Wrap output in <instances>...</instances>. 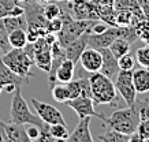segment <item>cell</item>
I'll return each instance as SVG.
<instances>
[{
	"mask_svg": "<svg viewBox=\"0 0 149 142\" xmlns=\"http://www.w3.org/2000/svg\"><path fill=\"white\" fill-rule=\"evenodd\" d=\"M75 77V63L70 59H63L55 71V81L67 83Z\"/></svg>",
	"mask_w": 149,
	"mask_h": 142,
	"instance_id": "obj_15",
	"label": "cell"
},
{
	"mask_svg": "<svg viewBox=\"0 0 149 142\" xmlns=\"http://www.w3.org/2000/svg\"><path fill=\"white\" fill-rule=\"evenodd\" d=\"M118 37V26H108L103 33H88V46L100 49L108 48L109 44Z\"/></svg>",
	"mask_w": 149,
	"mask_h": 142,
	"instance_id": "obj_9",
	"label": "cell"
},
{
	"mask_svg": "<svg viewBox=\"0 0 149 142\" xmlns=\"http://www.w3.org/2000/svg\"><path fill=\"white\" fill-rule=\"evenodd\" d=\"M89 124H91V116H85L81 118L78 124L75 126L74 131L68 135V142H92L93 137L89 130Z\"/></svg>",
	"mask_w": 149,
	"mask_h": 142,
	"instance_id": "obj_12",
	"label": "cell"
},
{
	"mask_svg": "<svg viewBox=\"0 0 149 142\" xmlns=\"http://www.w3.org/2000/svg\"><path fill=\"white\" fill-rule=\"evenodd\" d=\"M89 1L99 6H113V3H115V0H89Z\"/></svg>",
	"mask_w": 149,
	"mask_h": 142,
	"instance_id": "obj_36",
	"label": "cell"
},
{
	"mask_svg": "<svg viewBox=\"0 0 149 142\" xmlns=\"http://www.w3.org/2000/svg\"><path fill=\"white\" fill-rule=\"evenodd\" d=\"M0 82L3 83L4 86H7V85L22 86V82H23L22 77H19L18 74H15L14 71H11V70L1 62V57H0Z\"/></svg>",
	"mask_w": 149,
	"mask_h": 142,
	"instance_id": "obj_18",
	"label": "cell"
},
{
	"mask_svg": "<svg viewBox=\"0 0 149 142\" xmlns=\"http://www.w3.org/2000/svg\"><path fill=\"white\" fill-rule=\"evenodd\" d=\"M79 64L88 71V73H97L101 69V63H103V56L101 52L96 48H85V51L79 56Z\"/></svg>",
	"mask_w": 149,
	"mask_h": 142,
	"instance_id": "obj_10",
	"label": "cell"
},
{
	"mask_svg": "<svg viewBox=\"0 0 149 142\" xmlns=\"http://www.w3.org/2000/svg\"><path fill=\"white\" fill-rule=\"evenodd\" d=\"M4 87H6V92H7V93H14V90H15L18 86H14V85H7V86H4Z\"/></svg>",
	"mask_w": 149,
	"mask_h": 142,
	"instance_id": "obj_38",
	"label": "cell"
},
{
	"mask_svg": "<svg viewBox=\"0 0 149 142\" xmlns=\"http://www.w3.org/2000/svg\"><path fill=\"white\" fill-rule=\"evenodd\" d=\"M62 12H63V8L59 6L58 1H49L44 7V17L47 18V21L59 18L62 15Z\"/></svg>",
	"mask_w": 149,
	"mask_h": 142,
	"instance_id": "obj_27",
	"label": "cell"
},
{
	"mask_svg": "<svg viewBox=\"0 0 149 142\" xmlns=\"http://www.w3.org/2000/svg\"><path fill=\"white\" fill-rule=\"evenodd\" d=\"M32 104L34 107V109L37 111V115L41 118L42 122H45L48 124H56V123H64L66 124V120H64L62 112L56 108V107L51 105L48 103H44V101H40L38 98H32Z\"/></svg>",
	"mask_w": 149,
	"mask_h": 142,
	"instance_id": "obj_8",
	"label": "cell"
},
{
	"mask_svg": "<svg viewBox=\"0 0 149 142\" xmlns=\"http://www.w3.org/2000/svg\"><path fill=\"white\" fill-rule=\"evenodd\" d=\"M10 115H11V120L13 123L18 124H36L38 127H42L45 122H42L38 115H34L30 112L29 105H27L26 100L22 96V86H18L14 90L13 103H11V108H10Z\"/></svg>",
	"mask_w": 149,
	"mask_h": 142,
	"instance_id": "obj_3",
	"label": "cell"
},
{
	"mask_svg": "<svg viewBox=\"0 0 149 142\" xmlns=\"http://www.w3.org/2000/svg\"><path fill=\"white\" fill-rule=\"evenodd\" d=\"M99 51L101 52V56H103V63H101L100 73L104 74L105 77H108V78H111L113 81V79L116 78L118 73L120 71L118 59L113 56V53L109 51V48H100Z\"/></svg>",
	"mask_w": 149,
	"mask_h": 142,
	"instance_id": "obj_11",
	"label": "cell"
},
{
	"mask_svg": "<svg viewBox=\"0 0 149 142\" xmlns=\"http://www.w3.org/2000/svg\"><path fill=\"white\" fill-rule=\"evenodd\" d=\"M34 64L42 71L48 73L51 70V66H52V53H51V49H44L41 52H37L34 55Z\"/></svg>",
	"mask_w": 149,
	"mask_h": 142,
	"instance_id": "obj_20",
	"label": "cell"
},
{
	"mask_svg": "<svg viewBox=\"0 0 149 142\" xmlns=\"http://www.w3.org/2000/svg\"><path fill=\"white\" fill-rule=\"evenodd\" d=\"M136 62H138L141 67L149 69V45L141 46L136 52Z\"/></svg>",
	"mask_w": 149,
	"mask_h": 142,
	"instance_id": "obj_31",
	"label": "cell"
},
{
	"mask_svg": "<svg viewBox=\"0 0 149 142\" xmlns=\"http://www.w3.org/2000/svg\"><path fill=\"white\" fill-rule=\"evenodd\" d=\"M136 107L138 108L141 119H149V101H138L136 100Z\"/></svg>",
	"mask_w": 149,
	"mask_h": 142,
	"instance_id": "obj_33",
	"label": "cell"
},
{
	"mask_svg": "<svg viewBox=\"0 0 149 142\" xmlns=\"http://www.w3.org/2000/svg\"><path fill=\"white\" fill-rule=\"evenodd\" d=\"M140 120V112H138V108L134 104L133 107L119 108V109L113 111L109 118H105L104 123L108 127L115 128V130H118V131H120L123 134L133 135L136 133Z\"/></svg>",
	"mask_w": 149,
	"mask_h": 142,
	"instance_id": "obj_1",
	"label": "cell"
},
{
	"mask_svg": "<svg viewBox=\"0 0 149 142\" xmlns=\"http://www.w3.org/2000/svg\"><path fill=\"white\" fill-rule=\"evenodd\" d=\"M148 45H149V44H148Z\"/></svg>",
	"mask_w": 149,
	"mask_h": 142,
	"instance_id": "obj_44",
	"label": "cell"
},
{
	"mask_svg": "<svg viewBox=\"0 0 149 142\" xmlns=\"http://www.w3.org/2000/svg\"><path fill=\"white\" fill-rule=\"evenodd\" d=\"M71 109L75 111V114L78 115V118H85V116H95V118H99L104 122L105 120V116L101 114H99L97 111L95 109V101L93 98L89 96H79L75 97V98H70L68 101H66Z\"/></svg>",
	"mask_w": 149,
	"mask_h": 142,
	"instance_id": "obj_7",
	"label": "cell"
},
{
	"mask_svg": "<svg viewBox=\"0 0 149 142\" xmlns=\"http://www.w3.org/2000/svg\"><path fill=\"white\" fill-rule=\"evenodd\" d=\"M89 83L95 104H115L118 100V92L111 78L97 71L89 75Z\"/></svg>",
	"mask_w": 149,
	"mask_h": 142,
	"instance_id": "obj_2",
	"label": "cell"
},
{
	"mask_svg": "<svg viewBox=\"0 0 149 142\" xmlns=\"http://www.w3.org/2000/svg\"><path fill=\"white\" fill-rule=\"evenodd\" d=\"M131 135H127V134H123L120 131H118L115 128L108 127V130L104 134L99 135V139L103 142H129L130 141Z\"/></svg>",
	"mask_w": 149,
	"mask_h": 142,
	"instance_id": "obj_22",
	"label": "cell"
},
{
	"mask_svg": "<svg viewBox=\"0 0 149 142\" xmlns=\"http://www.w3.org/2000/svg\"><path fill=\"white\" fill-rule=\"evenodd\" d=\"M133 83L137 93H148L149 92V69L141 67L133 71Z\"/></svg>",
	"mask_w": 149,
	"mask_h": 142,
	"instance_id": "obj_17",
	"label": "cell"
},
{
	"mask_svg": "<svg viewBox=\"0 0 149 142\" xmlns=\"http://www.w3.org/2000/svg\"><path fill=\"white\" fill-rule=\"evenodd\" d=\"M1 55H3V52H1V49H0V57H1Z\"/></svg>",
	"mask_w": 149,
	"mask_h": 142,
	"instance_id": "obj_42",
	"label": "cell"
},
{
	"mask_svg": "<svg viewBox=\"0 0 149 142\" xmlns=\"http://www.w3.org/2000/svg\"><path fill=\"white\" fill-rule=\"evenodd\" d=\"M52 1H58V3H63V1H68V0H52Z\"/></svg>",
	"mask_w": 149,
	"mask_h": 142,
	"instance_id": "obj_41",
	"label": "cell"
},
{
	"mask_svg": "<svg viewBox=\"0 0 149 142\" xmlns=\"http://www.w3.org/2000/svg\"><path fill=\"white\" fill-rule=\"evenodd\" d=\"M40 130H41V127L36 126V124H29L26 128V134H27L29 141H37L38 137H40Z\"/></svg>",
	"mask_w": 149,
	"mask_h": 142,
	"instance_id": "obj_35",
	"label": "cell"
},
{
	"mask_svg": "<svg viewBox=\"0 0 149 142\" xmlns=\"http://www.w3.org/2000/svg\"><path fill=\"white\" fill-rule=\"evenodd\" d=\"M116 92L120 94L127 107H133L137 100V90L133 83V71L130 70H120L115 78Z\"/></svg>",
	"mask_w": 149,
	"mask_h": 142,
	"instance_id": "obj_5",
	"label": "cell"
},
{
	"mask_svg": "<svg viewBox=\"0 0 149 142\" xmlns=\"http://www.w3.org/2000/svg\"><path fill=\"white\" fill-rule=\"evenodd\" d=\"M8 38L11 48H25L27 44V34L25 29H17L11 32Z\"/></svg>",
	"mask_w": 149,
	"mask_h": 142,
	"instance_id": "obj_24",
	"label": "cell"
},
{
	"mask_svg": "<svg viewBox=\"0 0 149 142\" xmlns=\"http://www.w3.org/2000/svg\"><path fill=\"white\" fill-rule=\"evenodd\" d=\"M3 89H4V85H3V83L0 82V93L3 92Z\"/></svg>",
	"mask_w": 149,
	"mask_h": 142,
	"instance_id": "obj_40",
	"label": "cell"
},
{
	"mask_svg": "<svg viewBox=\"0 0 149 142\" xmlns=\"http://www.w3.org/2000/svg\"><path fill=\"white\" fill-rule=\"evenodd\" d=\"M8 37H10L8 30L6 29L3 21L0 19V49H1V52H3V53H6V52H8V51L11 49Z\"/></svg>",
	"mask_w": 149,
	"mask_h": 142,
	"instance_id": "obj_29",
	"label": "cell"
},
{
	"mask_svg": "<svg viewBox=\"0 0 149 142\" xmlns=\"http://www.w3.org/2000/svg\"><path fill=\"white\" fill-rule=\"evenodd\" d=\"M38 3H41V4H47V3H49V1H52V0H37Z\"/></svg>",
	"mask_w": 149,
	"mask_h": 142,
	"instance_id": "obj_39",
	"label": "cell"
},
{
	"mask_svg": "<svg viewBox=\"0 0 149 142\" xmlns=\"http://www.w3.org/2000/svg\"><path fill=\"white\" fill-rule=\"evenodd\" d=\"M86 46H88V33H84L82 36H79L74 41L70 42L67 46H64L66 59H70L74 63H77L78 60H79L81 53L85 51Z\"/></svg>",
	"mask_w": 149,
	"mask_h": 142,
	"instance_id": "obj_14",
	"label": "cell"
},
{
	"mask_svg": "<svg viewBox=\"0 0 149 142\" xmlns=\"http://www.w3.org/2000/svg\"><path fill=\"white\" fill-rule=\"evenodd\" d=\"M1 62L8 67L11 71L18 74L22 78H30L32 77V66L34 60L26 53L23 48H11L8 52L1 55Z\"/></svg>",
	"mask_w": 149,
	"mask_h": 142,
	"instance_id": "obj_4",
	"label": "cell"
},
{
	"mask_svg": "<svg viewBox=\"0 0 149 142\" xmlns=\"http://www.w3.org/2000/svg\"><path fill=\"white\" fill-rule=\"evenodd\" d=\"M51 94H52V98L58 103L66 104V101L70 100V90L66 83H58L51 86Z\"/></svg>",
	"mask_w": 149,
	"mask_h": 142,
	"instance_id": "obj_23",
	"label": "cell"
},
{
	"mask_svg": "<svg viewBox=\"0 0 149 142\" xmlns=\"http://www.w3.org/2000/svg\"><path fill=\"white\" fill-rule=\"evenodd\" d=\"M130 46L131 44L127 40H125V38H122V37H116L115 40H113L111 44H109V51L113 53V56L116 57V59H119L122 55H125V53H127V52H130Z\"/></svg>",
	"mask_w": 149,
	"mask_h": 142,
	"instance_id": "obj_21",
	"label": "cell"
},
{
	"mask_svg": "<svg viewBox=\"0 0 149 142\" xmlns=\"http://www.w3.org/2000/svg\"><path fill=\"white\" fill-rule=\"evenodd\" d=\"M118 63H119V69L120 70H130V71H133L134 67H136V57L131 55L130 52H127V53L122 55L118 59Z\"/></svg>",
	"mask_w": 149,
	"mask_h": 142,
	"instance_id": "obj_30",
	"label": "cell"
},
{
	"mask_svg": "<svg viewBox=\"0 0 149 142\" xmlns=\"http://www.w3.org/2000/svg\"><path fill=\"white\" fill-rule=\"evenodd\" d=\"M7 141V137H6V133L3 130V126H1V119H0V142Z\"/></svg>",
	"mask_w": 149,
	"mask_h": 142,
	"instance_id": "obj_37",
	"label": "cell"
},
{
	"mask_svg": "<svg viewBox=\"0 0 149 142\" xmlns=\"http://www.w3.org/2000/svg\"><path fill=\"white\" fill-rule=\"evenodd\" d=\"M3 23H4L6 29L8 30V33L17 30V29H27V21H26V17L25 14L22 15H17V17H4L1 19Z\"/></svg>",
	"mask_w": 149,
	"mask_h": 142,
	"instance_id": "obj_19",
	"label": "cell"
},
{
	"mask_svg": "<svg viewBox=\"0 0 149 142\" xmlns=\"http://www.w3.org/2000/svg\"><path fill=\"white\" fill-rule=\"evenodd\" d=\"M37 141H40V142H52V141H55V138L52 137V134H51V131H49V124L48 123H44V126L41 127L40 137H38Z\"/></svg>",
	"mask_w": 149,
	"mask_h": 142,
	"instance_id": "obj_34",
	"label": "cell"
},
{
	"mask_svg": "<svg viewBox=\"0 0 149 142\" xmlns=\"http://www.w3.org/2000/svg\"><path fill=\"white\" fill-rule=\"evenodd\" d=\"M49 131L52 134V137L55 138V141H67L68 135H70L67 126L64 123L49 124Z\"/></svg>",
	"mask_w": 149,
	"mask_h": 142,
	"instance_id": "obj_26",
	"label": "cell"
},
{
	"mask_svg": "<svg viewBox=\"0 0 149 142\" xmlns=\"http://www.w3.org/2000/svg\"><path fill=\"white\" fill-rule=\"evenodd\" d=\"M62 25H63V21H62V18L59 17V18H55V19L48 21L45 29H47V32L48 33H54V34H56V33H59V30L62 29Z\"/></svg>",
	"mask_w": 149,
	"mask_h": 142,
	"instance_id": "obj_32",
	"label": "cell"
},
{
	"mask_svg": "<svg viewBox=\"0 0 149 142\" xmlns=\"http://www.w3.org/2000/svg\"><path fill=\"white\" fill-rule=\"evenodd\" d=\"M1 126L7 137V142H29L26 134V128L23 127L25 124H18V123H4L1 120Z\"/></svg>",
	"mask_w": 149,
	"mask_h": 142,
	"instance_id": "obj_13",
	"label": "cell"
},
{
	"mask_svg": "<svg viewBox=\"0 0 149 142\" xmlns=\"http://www.w3.org/2000/svg\"><path fill=\"white\" fill-rule=\"evenodd\" d=\"M18 1H19V3H22V1H25V0H18Z\"/></svg>",
	"mask_w": 149,
	"mask_h": 142,
	"instance_id": "obj_43",
	"label": "cell"
},
{
	"mask_svg": "<svg viewBox=\"0 0 149 142\" xmlns=\"http://www.w3.org/2000/svg\"><path fill=\"white\" fill-rule=\"evenodd\" d=\"M25 10V17L27 21V28L45 29L47 18L44 17V6L37 0H25L21 3Z\"/></svg>",
	"mask_w": 149,
	"mask_h": 142,
	"instance_id": "obj_6",
	"label": "cell"
},
{
	"mask_svg": "<svg viewBox=\"0 0 149 142\" xmlns=\"http://www.w3.org/2000/svg\"><path fill=\"white\" fill-rule=\"evenodd\" d=\"M70 90V98H75L79 96H89L91 94V83H89V78H77L71 79L70 82L66 83Z\"/></svg>",
	"mask_w": 149,
	"mask_h": 142,
	"instance_id": "obj_16",
	"label": "cell"
},
{
	"mask_svg": "<svg viewBox=\"0 0 149 142\" xmlns=\"http://www.w3.org/2000/svg\"><path fill=\"white\" fill-rule=\"evenodd\" d=\"M133 22V12L130 10H116L115 14V25L116 26H129Z\"/></svg>",
	"mask_w": 149,
	"mask_h": 142,
	"instance_id": "obj_28",
	"label": "cell"
},
{
	"mask_svg": "<svg viewBox=\"0 0 149 142\" xmlns=\"http://www.w3.org/2000/svg\"><path fill=\"white\" fill-rule=\"evenodd\" d=\"M130 141H149V119H141Z\"/></svg>",
	"mask_w": 149,
	"mask_h": 142,
	"instance_id": "obj_25",
	"label": "cell"
}]
</instances>
